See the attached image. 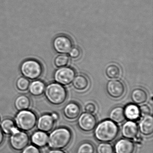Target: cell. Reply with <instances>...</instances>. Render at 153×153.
Returning a JSON list of instances; mask_svg holds the SVG:
<instances>
[{"mask_svg": "<svg viewBox=\"0 0 153 153\" xmlns=\"http://www.w3.org/2000/svg\"><path fill=\"white\" fill-rule=\"evenodd\" d=\"M94 131L96 140L100 142L110 143L118 137L119 128L110 120H105L97 124Z\"/></svg>", "mask_w": 153, "mask_h": 153, "instance_id": "obj_1", "label": "cell"}, {"mask_svg": "<svg viewBox=\"0 0 153 153\" xmlns=\"http://www.w3.org/2000/svg\"><path fill=\"white\" fill-rule=\"evenodd\" d=\"M72 133L67 127H61L53 130L49 136L48 145L51 149H62L71 142Z\"/></svg>", "mask_w": 153, "mask_h": 153, "instance_id": "obj_2", "label": "cell"}, {"mask_svg": "<svg viewBox=\"0 0 153 153\" xmlns=\"http://www.w3.org/2000/svg\"><path fill=\"white\" fill-rule=\"evenodd\" d=\"M45 97L47 101L54 105L62 104L67 98V92L65 88L57 83H52L45 87Z\"/></svg>", "mask_w": 153, "mask_h": 153, "instance_id": "obj_3", "label": "cell"}, {"mask_svg": "<svg viewBox=\"0 0 153 153\" xmlns=\"http://www.w3.org/2000/svg\"><path fill=\"white\" fill-rule=\"evenodd\" d=\"M37 121L36 114L32 111L27 110L19 111L16 115L15 123L19 129L28 132L34 128Z\"/></svg>", "mask_w": 153, "mask_h": 153, "instance_id": "obj_4", "label": "cell"}, {"mask_svg": "<svg viewBox=\"0 0 153 153\" xmlns=\"http://www.w3.org/2000/svg\"><path fill=\"white\" fill-rule=\"evenodd\" d=\"M20 71L25 77L31 79H36L42 75L43 67L41 62L37 60L27 59L21 63Z\"/></svg>", "mask_w": 153, "mask_h": 153, "instance_id": "obj_5", "label": "cell"}, {"mask_svg": "<svg viewBox=\"0 0 153 153\" xmlns=\"http://www.w3.org/2000/svg\"><path fill=\"white\" fill-rule=\"evenodd\" d=\"M9 141L14 150L21 151L29 145L30 137L27 132L18 129L10 135Z\"/></svg>", "mask_w": 153, "mask_h": 153, "instance_id": "obj_6", "label": "cell"}, {"mask_svg": "<svg viewBox=\"0 0 153 153\" xmlns=\"http://www.w3.org/2000/svg\"><path fill=\"white\" fill-rule=\"evenodd\" d=\"M76 76L75 71L70 67L60 68L55 71L54 79L56 83L62 85H69L73 81Z\"/></svg>", "mask_w": 153, "mask_h": 153, "instance_id": "obj_7", "label": "cell"}, {"mask_svg": "<svg viewBox=\"0 0 153 153\" xmlns=\"http://www.w3.org/2000/svg\"><path fill=\"white\" fill-rule=\"evenodd\" d=\"M53 47L58 53L61 54L68 53L73 48L72 40L65 35L57 36L53 41Z\"/></svg>", "mask_w": 153, "mask_h": 153, "instance_id": "obj_8", "label": "cell"}, {"mask_svg": "<svg viewBox=\"0 0 153 153\" xmlns=\"http://www.w3.org/2000/svg\"><path fill=\"white\" fill-rule=\"evenodd\" d=\"M97 124L96 117L92 114L84 112L78 117L77 125L82 131L89 132L94 129Z\"/></svg>", "mask_w": 153, "mask_h": 153, "instance_id": "obj_9", "label": "cell"}, {"mask_svg": "<svg viewBox=\"0 0 153 153\" xmlns=\"http://www.w3.org/2000/svg\"><path fill=\"white\" fill-rule=\"evenodd\" d=\"M106 92L109 96L114 99H119L124 95L125 88L124 84L119 80H111L107 82Z\"/></svg>", "mask_w": 153, "mask_h": 153, "instance_id": "obj_10", "label": "cell"}, {"mask_svg": "<svg viewBox=\"0 0 153 153\" xmlns=\"http://www.w3.org/2000/svg\"><path fill=\"white\" fill-rule=\"evenodd\" d=\"M138 126L135 122L127 121L125 122L121 129L122 136L124 138L133 140L137 138L138 134Z\"/></svg>", "mask_w": 153, "mask_h": 153, "instance_id": "obj_11", "label": "cell"}, {"mask_svg": "<svg viewBox=\"0 0 153 153\" xmlns=\"http://www.w3.org/2000/svg\"><path fill=\"white\" fill-rule=\"evenodd\" d=\"M114 149L115 153H134L136 146L130 140L121 138L116 141Z\"/></svg>", "mask_w": 153, "mask_h": 153, "instance_id": "obj_12", "label": "cell"}, {"mask_svg": "<svg viewBox=\"0 0 153 153\" xmlns=\"http://www.w3.org/2000/svg\"><path fill=\"white\" fill-rule=\"evenodd\" d=\"M55 123L51 115L46 114L41 115L37 119L36 125L39 131L48 133L53 129Z\"/></svg>", "mask_w": 153, "mask_h": 153, "instance_id": "obj_13", "label": "cell"}, {"mask_svg": "<svg viewBox=\"0 0 153 153\" xmlns=\"http://www.w3.org/2000/svg\"><path fill=\"white\" fill-rule=\"evenodd\" d=\"M64 117L69 120H74L78 118L81 112V108L78 103L71 102L67 103L63 109Z\"/></svg>", "mask_w": 153, "mask_h": 153, "instance_id": "obj_14", "label": "cell"}, {"mask_svg": "<svg viewBox=\"0 0 153 153\" xmlns=\"http://www.w3.org/2000/svg\"><path fill=\"white\" fill-rule=\"evenodd\" d=\"M138 129L142 135L146 137L153 133V117L152 115L143 116L139 123Z\"/></svg>", "mask_w": 153, "mask_h": 153, "instance_id": "obj_15", "label": "cell"}, {"mask_svg": "<svg viewBox=\"0 0 153 153\" xmlns=\"http://www.w3.org/2000/svg\"><path fill=\"white\" fill-rule=\"evenodd\" d=\"M125 118L129 121L135 122L140 118L139 107L135 104H129L124 107Z\"/></svg>", "mask_w": 153, "mask_h": 153, "instance_id": "obj_16", "label": "cell"}, {"mask_svg": "<svg viewBox=\"0 0 153 153\" xmlns=\"http://www.w3.org/2000/svg\"><path fill=\"white\" fill-rule=\"evenodd\" d=\"M48 138L49 136L47 133L39 130L32 134L31 140L34 146L38 148H43L48 144Z\"/></svg>", "mask_w": 153, "mask_h": 153, "instance_id": "obj_17", "label": "cell"}, {"mask_svg": "<svg viewBox=\"0 0 153 153\" xmlns=\"http://www.w3.org/2000/svg\"><path fill=\"white\" fill-rule=\"evenodd\" d=\"M109 120L116 124H121L126 120L124 113V107L116 106L113 108L109 114Z\"/></svg>", "mask_w": 153, "mask_h": 153, "instance_id": "obj_18", "label": "cell"}, {"mask_svg": "<svg viewBox=\"0 0 153 153\" xmlns=\"http://www.w3.org/2000/svg\"><path fill=\"white\" fill-rule=\"evenodd\" d=\"M45 88V85L43 81L34 79L29 84L28 90L32 95L38 97L42 95Z\"/></svg>", "mask_w": 153, "mask_h": 153, "instance_id": "obj_19", "label": "cell"}, {"mask_svg": "<svg viewBox=\"0 0 153 153\" xmlns=\"http://www.w3.org/2000/svg\"><path fill=\"white\" fill-rule=\"evenodd\" d=\"M15 108L19 111L29 110L31 108V99L25 95H21L18 96L15 99Z\"/></svg>", "mask_w": 153, "mask_h": 153, "instance_id": "obj_20", "label": "cell"}, {"mask_svg": "<svg viewBox=\"0 0 153 153\" xmlns=\"http://www.w3.org/2000/svg\"><path fill=\"white\" fill-rule=\"evenodd\" d=\"M131 98L135 104L138 105L143 104L147 100V94L142 88H136L131 92Z\"/></svg>", "mask_w": 153, "mask_h": 153, "instance_id": "obj_21", "label": "cell"}, {"mask_svg": "<svg viewBox=\"0 0 153 153\" xmlns=\"http://www.w3.org/2000/svg\"><path fill=\"white\" fill-rule=\"evenodd\" d=\"M0 128L4 134L10 135L19 129L16 126L15 122L11 119H4L0 124Z\"/></svg>", "mask_w": 153, "mask_h": 153, "instance_id": "obj_22", "label": "cell"}, {"mask_svg": "<svg viewBox=\"0 0 153 153\" xmlns=\"http://www.w3.org/2000/svg\"><path fill=\"white\" fill-rule=\"evenodd\" d=\"M72 85L75 89L78 91L85 90L88 86L89 82L86 77L79 75L74 78L72 81Z\"/></svg>", "mask_w": 153, "mask_h": 153, "instance_id": "obj_23", "label": "cell"}, {"mask_svg": "<svg viewBox=\"0 0 153 153\" xmlns=\"http://www.w3.org/2000/svg\"><path fill=\"white\" fill-rule=\"evenodd\" d=\"M95 149L93 143L90 141L81 142L77 147L75 153H95Z\"/></svg>", "mask_w": 153, "mask_h": 153, "instance_id": "obj_24", "label": "cell"}, {"mask_svg": "<svg viewBox=\"0 0 153 153\" xmlns=\"http://www.w3.org/2000/svg\"><path fill=\"white\" fill-rule=\"evenodd\" d=\"M105 74L109 78H118L120 76V69L115 64H111L106 68L105 70Z\"/></svg>", "mask_w": 153, "mask_h": 153, "instance_id": "obj_25", "label": "cell"}, {"mask_svg": "<svg viewBox=\"0 0 153 153\" xmlns=\"http://www.w3.org/2000/svg\"><path fill=\"white\" fill-rule=\"evenodd\" d=\"M29 84L30 81L28 79L24 76H20L16 81V88L19 91L25 92L28 90Z\"/></svg>", "mask_w": 153, "mask_h": 153, "instance_id": "obj_26", "label": "cell"}, {"mask_svg": "<svg viewBox=\"0 0 153 153\" xmlns=\"http://www.w3.org/2000/svg\"><path fill=\"white\" fill-rule=\"evenodd\" d=\"M97 153H114V149L111 144L107 142H101L96 148Z\"/></svg>", "mask_w": 153, "mask_h": 153, "instance_id": "obj_27", "label": "cell"}, {"mask_svg": "<svg viewBox=\"0 0 153 153\" xmlns=\"http://www.w3.org/2000/svg\"><path fill=\"white\" fill-rule=\"evenodd\" d=\"M69 61L68 56L65 54H60L56 57L54 61V64L57 68H62L67 65Z\"/></svg>", "mask_w": 153, "mask_h": 153, "instance_id": "obj_28", "label": "cell"}, {"mask_svg": "<svg viewBox=\"0 0 153 153\" xmlns=\"http://www.w3.org/2000/svg\"><path fill=\"white\" fill-rule=\"evenodd\" d=\"M22 151V153H42L39 148L34 145L27 146Z\"/></svg>", "mask_w": 153, "mask_h": 153, "instance_id": "obj_29", "label": "cell"}, {"mask_svg": "<svg viewBox=\"0 0 153 153\" xmlns=\"http://www.w3.org/2000/svg\"><path fill=\"white\" fill-rule=\"evenodd\" d=\"M140 112L141 116H145L150 114L151 110L150 107L147 105H142L139 107Z\"/></svg>", "mask_w": 153, "mask_h": 153, "instance_id": "obj_30", "label": "cell"}, {"mask_svg": "<svg viewBox=\"0 0 153 153\" xmlns=\"http://www.w3.org/2000/svg\"><path fill=\"white\" fill-rule=\"evenodd\" d=\"M69 56L72 59H77L81 54V51L78 47L72 48L69 53Z\"/></svg>", "mask_w": 153, "mask_h": 153, "instance_id": "obj_31", "label": "cell"}, {"mask_svg": "<svg viewBox=\"0 0 153 153\" xmlns=\"http://www.w3.org/2000/svg\"><path fill=\"white\" fill-rule=\"evenodd\" d=\"M85 110L86 112L93 114L96 111V106L93 103H88L85 105Z\"/></svg>", "mask_w": 153, "mask_h": 153, "instance_id": "obj_32", "label": "cell"}, {"mask_svg": "<svg viewBox=\"0 0 153 153\" xmlns=\"http://www.w3.org/2000/svg\"><path fill=\"white\" fill-rule=\"evenodd\" d=\"M47 153H66L62 149H51L49 150Z\"/></svg>", "mask_w": 153, "mask_h": 153, "instance_id": "obj_33", "label": "cell"}, {"mask_svg": "<svg viewBox=\"0 0 153 153\" xmlns=\"http://www.w3.org/2000/svg\"><path fill=\"white\" fill-rule=\"evenodd\" d=\"M4 140V133L0 128V146L3 144Z\"/></svg>", "mask_w": 153, "mask_h": 153, "instance_id": "obj_34", "label": "cell"}, {"mask_svg": "<svg viewBox=\"0 0 153 153\" xmlns=\"http://www.w3.org/2000/svg\"><path fill=\"white\" fill-rule=\"evenodd\" d=\"M51 115L52 117L53 118V120H55V121H57L59 119V114L57 113H52Z\"/></svg>", "mask_w": 153, "mask_h": 153, "instance_id": "obj_35", "label": "cell"}]
</instances>
